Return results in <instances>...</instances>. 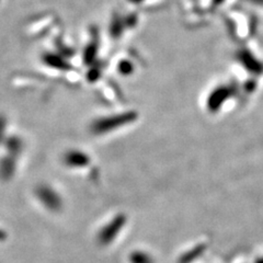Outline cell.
I'll return each mask as SVG.
<instances>
[{
  "instance_id": "5b68a950",
  "label": "cell",
  "mask_w": 263,
  "mask_h": 263,
  "mask_svg": "<svg viewBox=\"0 0 263 263\" xmlns=\"http://www.w3.org/2000/svg\"><path fill=\"white\" fill-rule=\"evenodd\" d=\"M16 171V158L13 156H5L0 159V178L8 181L13 178Z\"/></svg>"
},
{
  "instance_id": "3957f363",
  "label": "cell",
  "mask_w": 263,
  "mask_h": 263,
  "mask_svg": "<svg viewBox=\"0 0 263 263\" xmlns=\"http://www.w3.org/2000/svg\"><path fill=\"white\" fill-rule=\"evenodd\" d=\"M35 195L44 208L51 212H59L63 208V199L55 189L48 184H41L36 187Z\"/></svg>"
},
{
  "instance_id": "7a4b0ae2",
  "label": "cell",
  "mask_w": 263,
  "mask_h": 263,
  "mask_svg": "<svg viewBox=\"0 0 263 263\" xmlns=\"http://www.w3.org/2000/svg\"><path fill=\"white\" fill-rule=\"evenodd\" d=\"M126 224V216L124 214H118L108 224L104 225L98 233V242L101 246H109L112 243Z\"/></svg>"
},
{
  "instance_id": "8992f818",
  "label": "cell",
  "mask_w": 263,
  "mask_h": 263,
  "mask_svg": "<svg viewBox=\"0 0 263 263\" xmlns=\"http://www.w3.org/2000/svg\"><path fill=\"white\" fill-rule=\"evenodd\" d=\"M5 146L9 155L16 158L23 152L24 143L22 141V138L19 136H10L5 141Z\"/></svg>"
},
{
  "instance_id": "52a82bcc",
  "label": "cell",
  "mask_w": 263,
  "mask_h": 263,
  "mask_svg": "<svg viewBox=\"0 0 263 263\" xmlns=\"http://www.w3.org/2000/svg\"><path fill=\"white\" fill-rule=\"evenodd\" d=\"M129 261L130 263H154V260L149 256V253L142 250H135L132 252L129 256Z\"/></svg>"
},
{
  "instance_id": "ba28073f",
  "label": "cell",
  "mask_w": 263,
  "mask_h": 263,
  "mask_svg": "<svg viewBox=\"0 0 263 263\" xmlns=\"http://www.w3.org/2000/svg\"><path fill=\"white\" fill-rule=\"evenodd\" d=\"M6 127H7V120L4 115H0V143L4 142L5 139Z\"/></svg>"
},
{
  "instance_id": "277c9868",
  "label": "cell",
  "mask_w": 263,
  "mask_h": 263,
  "mask_svg": "<svg viewBox=\"0 0 263 263\" xmlns=\"http://www.w3.org/2000/svg\"><path fill=\"white\" fill-rule=\"evenodd\" d=\"M64 163L72 169L85 168L90 163V157L85 152L71 149L64 155Z\"/></svg>"
},
{
  "instance_id": "6da1fadb",
  "label": "cell",
  "mask_w": 263,
  "mask_h": 263,
  "mask_svg": "<svg viewBox=\"0 0 263 263\" xmlns=\"http://www.w3.org/2000/svg\"><path fill=\"white\" fill-rule=\"evenodd\" d=\"M137 119V114L135 112H125L103 117L93 121L90 126L95 135H103L111 133L112 130L118 129L122 126H125L133 123Z\"/></svg>"
}]
</instances>
